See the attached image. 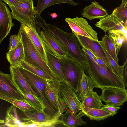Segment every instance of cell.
Returning a JSON list of instances; mask_svg holds the SVG:
<instances>
[{
  "label": "cell",
  "mask_w": 127,
  "mask_h": 127,
  "mask_svg": "<svg viewBox=\"0 0 127 127\" xmlns=\"http://www.w3.org/2000/svg\"><path fill=\"white\" fill-rule=\"evenodd\" d=\"M34 18L35 24L49 32L63 48L66 56L77 62L85 72L86 66L83 51L74 33L65 32L54 25L47 23L38 14H35Z\"/></svg>",
  "instance_id": "6da1fadb"
},
{
  "label": "cell",
  "mask_w": 127,
  "mask_h": 127,
  "mask_svg": "<svg viewBox=\"0 0 127 127\" xmlns=\"http://www.w3.org/2000/svg\"><path fill=\"white\" fill-rule=\"evenodd\" d=\"M83 51L86 66L85 73L95 83V88L101 89L112 87L125 89L122 79L115 71L99 65L93 59Z\"/></svg>",
  "instance_id": "7a4b0ae2"
},
{
  "label": "cell",
  "mask_w": 127,
  "mask_h": 127,
  "mask_svg": "<svg viewBox=\"0 0 127 127\" xmlns=\"http://www.w3.org/2000/svg\"><path fill=\"white\" fill-rule=\"evenodd\" d=\"M65 104L62 103L59 108L53 115L36 109L19 113L22 122L21 127H53L62 125L60 119L66 109Z\"/></svg>",
  "instance_id": "3957f363"
},
{
  "label": "cell",
  "mask_w": 127,
  "mask_h": 127,
  "mask_svg": "<svg viewBox=\"0 0 127 127\" xmlns=\"http://www.w3.org/2000/svg\"><path fill=\"white\" fill-rule=\"evenodd\" d=\"M18 34L23 46L24 54L23 61L39 68L54 80L60 81L40 57L21 25Z\"/></svg>",
  "instance_id": "277c9868"
},
{
  "label": "cell",
  "mask_w": 127,
  "mask_h": 127,
  "mask_svg": "<svg viewBox=\"0 0 127 127\" xmlns=\"http://www.w3.org/2000/svg\"><path fill=\"white\" fill-rule=\"evenodd\" d=\"M59 59L66 80L77 93L84 69L77 62L70 57L64 56Z\"/></svg>",
  "instance_id": "5b68a950"
},
{
  "label": "cell",
  "mask_w": 127,
  "mask_h": 127,
  "mask_svg": "<svg viewBox=\"0 0 127 127\" xmlns=\"http://www.w3.org/2000/svg\"><path fill=\"white\" fill-rule=\"evenodd\" d=\"M19 70L30 85L36 93L37 97L44 103L48 113L53 115L56 110L48 100L45 93V89L47 81L38 76L22 68Z\"/></svg>",
  "instance_id": "8992f818"
},
{
  "label": "cell",
  "mask_w": 127,
  "mask_h": 127,
  "mask_svg": "<svg viewBox=\"0 0 127 127\" xmlns=\"http://www.w3.org/2000/svg\"><path fill=\"white\" fill-rule=\"evenodd\" d=\"M12 18L21 23L30 24L34 22V10L33 0H20L13 6H9Z\"/></svg>",
  "instance_id": "52a82bcc"
},
{
  "label": "cell",
  "mask_w": 127,
  "mask_h": 127,
  "mask_svg": "<svg viewBox=\"0 0 127 127\" xmlns=\"http://www.w3.org/2000/svg\"><path fill=\"white\" fill-rule=\"evenodd\" d=\"M65 21L72 32L76 34L86 37L98 42L97 32L89 24L86 19L77 17L73 18H66Z\"/></svg>",
  "instance_id": "ba28073f"
},
{
  "label": "cell",
  "mask_w": 127,
  "mask_h": 127,
  "mask_svg": "<svg viewBox=\"0 0 127 127\" xmlns=\"http://www.w3.org/2000/svg\"><path fill=\"white\" fill-rule=\"evenodd\" d=\"M0 95L7 97L26 101L23 95L14 82L10 74L4 73L0 70Z\"/></svg>",
  "instance_id": "9c48e42d"
},
{
  "label": "cell",
  "mask_w": 127,
  "mask_h": 127,
  "mask_svg": "<svg viewBox=\"0 0 127 127\" xmlns=\"http://www.w3.org/2000/svg\"><path fill=\"white\" fill-rule=\"evenodd\" d=\"M36 25L46 50L59 59L66 56L64 49L56 40L45 30Z\"/></svg>",
  "instance_id": "30bf717a"
},
{
  "label": "cell",
  "mask_w": 127,
  "mask_h": 127,
  "mask_svg": "<svg viewBox=\"0 0 127 127\" xmlns=\"http://www.w3.org/2000/svg\"><path fill=\"white\" fill-rule=\"evenodd\" d=\"M101 100L106 104L119 107L123 105L127 99V91L126 89L108 87L101 88Z\"/></svg>",
  "instance_id": "8fae6325"
},
{
  "label": "cell",
  "mask_w": 127,
  "mask_h": 127,
  "mask_svg": "<svg viewBox=\"0 0 127 127\" xmlns=\"http://www.w3.org/2000/svg\"><path fill=\"white\" fill-rule=\"evenodd\" d=\"M60 91L62 102L73 114H76L82 109L81 102L76 93L70 86L61 83Z\"/></svg>",
  "instance_id": "7c38bea8"
},
{
  "label": "cell",
  "mask_w": 127,
  "mask_h": 127,
  "mask_svg": "<svg viewBox=\"0 0 127 127\" xmlns=\"http://www.w3.org/2000/svg\"><path fill=\"white\" fill-rule=\"evenodd\" d=\"M30 40L41 59L47 64L46 50L38 32L34 22L30 24L21 23Z\"/></svg>",
  "instance_id": "4fadbf2b"
},
{
  "label": "cell",
  "mask_w": 127,
  "mask_h": 127,
  "mask_svg": "<svg viewBox=\"0 0 127 127\" xmlns=\"http://www.w3.org/2000/svg\"><path fill=\"white\" fill-rule=\"evenodd\" d=\"M95 25L105 32L112 31L119 32L122 33L127 38V28L125 27L124 24L112 13L100 19Z\"/></svg>",
  "instance_id": "5bb4252c"
},
{
  "label": "cell",
  "mask_w": 127,
  "mask_h": 127,
  "mask_svg": "<svg viewBox=\"0 0 127 127\" xmlns=\"http://www.w3.org/2000/svg\"><path fill=\"white\" fill-rule=\"evenodd\" d=\"M61 82L55 80L48 82L45 89L47 98L56 110L60 108L62 102L61 91Z\"/></svg>",
  "instance_id": "9a60e30c"
},
{
  "label": "cell",
  "mask_w": 127,
  "mask_h": 127,
  "mask_svg": "<svg viewBox=\"0 0 127 127\" xmlns=\"http://www.w3.org/2000/svg\"><path fill=\"white\" fill-rule=\"evenodd\" d=\"M74 33L79 41L84 46L100 59L112 70L115 71L111 66L98 42L91 40L86 37L77 35Z\"/></svg>",
  "instance_id": "2e32d148"
},
{
  "label": "cell",
  "mask_w": 127,
  "mask_h": 127,
  "mask_svg": "<svg viewBox=\"0 0 127 127\" xmlns=\"http://www.w3.org/2000/svg\"><path fill=\"white\" fill-rule=\"evenodd\" d=\"M9 70L13 80L20 89L35 97L38 98L21 73L18 67L10 65Z\"/></svg>",
  "instance_id": "e0dca14e"
},
{
  "label": "cell",
  "mask_w": 127,
  "mask_h": 127,
  "mask_svg": "<svg viewBox=\"0 0 127 127\" xmlns=\"http://www.w3.org/2000/svg\"><path fill=\"white\" fill-rule=\"evenodd\" d=\"M108 15L106 10L99 3L93 2L88 6H86L83 9L81 15L90 20L94 19H100Z\"/></svg>",
  "instance_id": "ac0fdd59"
},
{
  "label": "cell",
  "mask_w": 127,
  "mask_h": 127,
  "mask_svg": "<svg viewBox=\"0 0 127 127\" xmlns=\"http://www.w3.org/2000/svg\"><path fill=\"white\" fill-rule=\"evenodd\" d=\"M64 112L60 118L62 125L64 127H75L87 124L86 122L82 120V117L85 114L81 110L77 114H73L68 108Z\"/></svg>",
  "instance_id": "d6986e66"
},
{
  "label": "cell",
  "mask_w": 127,
  "mask_h": 127,
  "mask_svg": "<svg viewBox=\"0 0 127 127\" xmlns=\"http://www.w3.org/2000/svg\"><path fill=\"white\" fill-rule=\"evenodd\" d=\"M96 86L95 84L91 78L83 71L77 92V95L79 100L82 101Z\"/></svg>",
  "instance_id": "ffe728a7"
},
{
  "label": "cell",
  "mask_w": 127,
  "mask_h": 127,
  "mask_svg": "<svg viewBox=\"0 0 127 127\" xmlns=\"http://www.w3.org/2000/svg\"><path fill=\"white\" fill-rule=\"evenodd\" d=\"M47 65L61 83L69 86L64 76L59 59L46 50Z\"/></svg>",
  "instance_id": "44dd1931"
},
{
  "label": "cell",
  "mask_w": 127,
  "mask_h": 127,
  "mask_svg": "<svg viewBox=\"0 0 127 127\" xmlns=\"http://www.w3.org/2000/svg\"><path fill=\"white\" fill-rule=\"evenodd\" d=\"M6 54V59L10 65L18 67L21 62L23 61L24 57V50L21 40L15 48L9 51Z\"/></svg>",
  "instance_id": "7402d4cb"
},
{
  "label": "cell",
  "mask_w": 127,
  "mask_h": 127,
  "mask_svg": "<svg viewBox=\"0 0 127 127\" xmlns=\"http://www.w3.org/2000/svg\"><path fill=\"white\" fill-rule=\"evenodd\" d=\"M4 121L5 127H21L22 122L17 107L12 104L7 108Z\"/></svg>",
  "instance_id": "603a6c76"
},
{
  "label": "cell",
  "mask_w": 127,
  "mask_h": 127,
  "mask_svg": "<svg viewBox=\"0 0 127 127\" xmlns=\"http://www.w3.org/2000/svg\"><path fill=\"white\" fill-rule=\"evenodd\" d=\"M81 110L85 115L91 120L101 121L112 116L110 113L103 109L90 108L82 106Z\"/></svg>",
  "instance_id": "cb8c5ba5"
},
{
  "label": "cell",
  "mask_w": 127,
  "mask_h": 127,
  "mask_svg": "<svg viewBox=\"0 0 127 127\" xmlns=\"http://www.w3.org/2000/svg\"><path fill=\"white\" fill-rule=\"evenodd\" d=\"M61 3H68L73 6L77 5L79 4L72 0H38L37 5L34 7V13L40 15L42 11L48 7L53 5Z\"/></svg>",
  "instance_id": "d4e9b609"
},
{
  "label": "cell",
  "mask_w": 127,
  "mask_h": 127,
  "mask_svg": "<svg viewBox=\"0 0 127 127\" xmlns=\"http://www.w3.org/2000/svg\"><path fill=\"white\" fill-rule=\"evenodd\" d=\"M101 101L100 96L92 90L81 102L82 106L90 108L101 109L104 105Z\"/></svg>",
  "instance_id": "484cf974"
},
{
  "label": "cell",
  "mask_w": 127,
  "mask_h": 127,
  "mask_svg": "<svg viewBox=\"0 0 127 127\" xmlns=\"http://www.w3.org/2000/svg\"><path fill=\"white\" fill-rule=\"evenodd\" d=\"M18 67L25 69L47 82L54 80L51 77L39 68L30 64L24 61L21 62Z\"/></svg>",
  "instance_id": "4316f807"
},
{
  "label": "cell",
  "mask_w": 127,
  "mask_h": 127,
  "mask_svg": "<svg viewBox=\"0 0 127 127\" xmlns=\"http://www.w3.org/2000/svg\"><path fill=\"white\" fill-rule=\"evenodd\" d=\"M98 42L103 46L116 62L118 64L119 59L115 47L108 35H105L101 40L99 41Z\"/></svg>",
  "instance_id": "83f0119b"
},
{
  "label": "cell",
  "mask_w": 127,
  "mask_h": 127,
  "mask_svg": "<svg viewBox=\"0 0 127 127\" xmlns=\"http://www.w3.org/2000/svg\"><path fill=\"white\" fill-rule=\"evenodd\" d=\"M108 36L113 44L118 55L124 43L127 41V38L122 33L116 31L108 33Z\"/></svg>",
  "instance_id": "f1b7e54d"
},
{
  "label": "cell",
  "mask_w": 127,
  "mask_h": 127,
  "mask_svg": "<svg viewBox=\"0 0 127 127\" xmlns=\"http://www.w3.org/2000/svg\"><path fill=\"white\" fill-rule=\"evenodd\" d=\"M0 99L9 102L23 112L30 111L35 109L26 101L7 97L0 95Z\"/></svg>",
  "instance_id": "f546056e"
},
{
  "label": "cell",
  "mask_w": 127,
  "mask_h": 127,
  "mask_svg": "<svg viewBox=\"0 0 127 127\" xmlns=\"http://www.w3.org/2000/svg\"><path fill=\"white\" fill-rule=\"evenodd\" d=\"M19 89L24 96L26 101L36 110L42 112L46 110L44 103L39 98L35 97L31 94Z\"/></svg>",
  "instance_id": "4dcf8cb0"
},
{
  "label": "cell",
  "mask_w": 127,
  "mask_h": 127,
  "mask_svg": "<svg viewBox=\"0 0 127 127\" xmlns=\"http://www.w3.org/2000/svg\"><path fill=\"white\" fill-rule=\"evenodd\" d=\"M99 44L102 48L105 55L111 66L118 75L123 80L124 68L126 64L127 63V60L124 63L123 65L122 66L118 64H117L116 62L103 46L99 43Z\"/></svg>",
  "instance_id": "1f68e13d"
},
{
  "label": "cell",
  "mask_w": 127,
  "mask_h": 127,
  "mask_svg": "<svg viewBox=\"0 0 127 127\" xmlns=\"http://www.w3.org/2000/svg\"><path fill=\"white\" fill-rule=\"evenodd\" d=\"M112 13L124 24L127 20V1H122L121 4L115 8Z\"/></svg>",
  "instance_id": "d6a6232c"
},
{
  "label": "cell",
  "mask_w": 127,
  "mask_h": 127,
  "mask_svg": "<svg viewBox=\"0 0 127 127\" xmlns=\"http://www.w3.org/2000/svg\"><path fill=\"white\" fill-rule=\"evenodd\" d=\"M21 41V38L18 34L11 35L10 38L9 51L15 48Z\"/></svg>",
  "instance_id": "836d02e7"
},
{
  "label": "cell",
  "mask_w": 127,
  "mask_h": 127,
  "mask_svg": "<svg viewBox=\"0 0 127 127\" xmlns=\"http://www.w3.org/2000/svg\"><path fill=\"white\" fill-rule=\"evenodd\" d=\"M121 108L119 107L107 104L105 105H104V106L101 108L110 113L112 114V116H113L116 114L118 110Z\"/></svg>",
  "instance_id": "e575fe53"
},
{
  "label": "cell",
  "mask_w": 127,
  "mask_h": 127,
  "mask_svg": "<svg viewBox=\"0 0 127 127\" xmlns=\"http://www.w3.org/2000/svg\"><path fill=\"white\" fill-rule=\"evenodd\" d=\"M91 52L93 53V56L92 58L94 59L95 62L98 64L105 68L106 69L109 68L100 59L95 55L92 52Z\"/></svg>",
  "instance_id": "d590c367"
},
{
  "label": "cell",
  "mask_w": 127,
  "mask_h": 127,
  "mask_svg": "<svg viewBox=\"0 0 127 127\" xmlns=\"http://www.w3.org/2000/svg\"><path fill=\"white\" fill-rule=\"evenodd\" d=\"M126 63L125 66L123 71V80L126 87H127V65Z\"/></svg>",
  "instance_id": "8d00e7d4"
},
{
  "label": "cell",
  "mask_w": 127,
  "mask_h": 127,
  "mask_svg": "<svg viewBox=\"0 0 127 127\" xmlns=\"http://www.w3.org/2000/svg\"><path fill=\"white\" fill-rule=\"evenodd\" d=\"M8 4L9 6H13L20 0H1Z\"/></svg>",
  "instance_id": "74e56055"
},
{
  "label": "cell",
  "mask_w": 127,
  "mask_h": 127,
  "mask_svg": "<svg viewBox=\"0 0 127 127\" xmlns=\"http://www.w3.org/2000/svg\"><path fill=\"white\" fill-rule=\"evenodd\" d=\"M4 120L0 119V127H5Z\"/></svg>",
  "instance_id": "f35d334b"
},
{
  "label": "cell",
  "mask_w": 127,
  "mask_h": 127,
  "mask_svg": "<svg viewBox=\"0 0 127 127\" xmlns=\"http://www.w3.org/2000/svg\"></svg>",
  "instance_id": "ab89813d"
}]
</instances>
